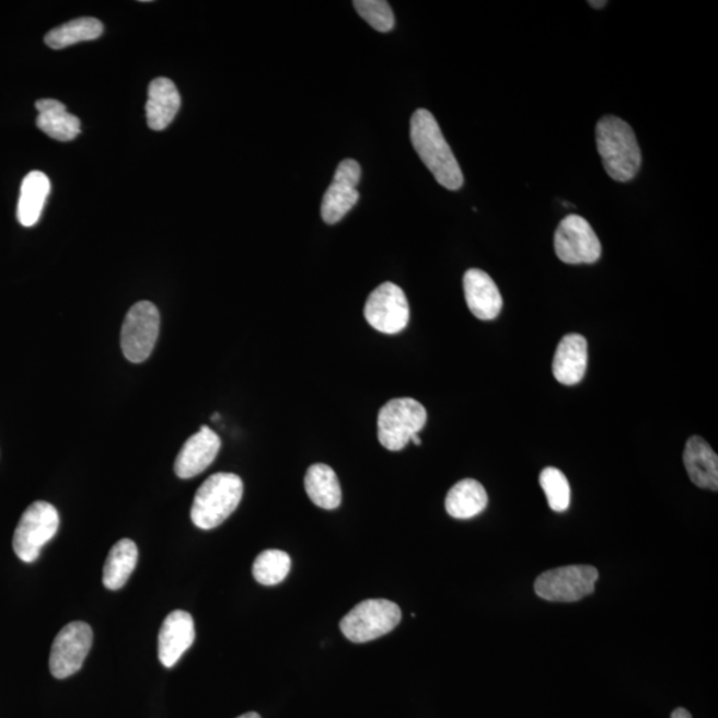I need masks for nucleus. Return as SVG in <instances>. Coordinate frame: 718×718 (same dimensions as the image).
I'll list each match as a JSON object with an SVG mask.
<instances>
[{"label": "nucleus", "instance_id": "obj_13", "mask_svg": "<svg viewBox=\"0 0 718 718\" xmlns=\"http://www.w3.org/2000/svg\"><path fill=\"white\" fill-rule=\"evenodd\" d=\"M221 449V439L208 426L192 436L184 443L175 461V473L178 478L190 479L200 475L213 463Z\"/></svg>", "mask_w": 718, "mask_h": 718}, {"label": "nucleus", "instance_id": "obj_22", "mask_svg": "<svg viewBox=\"0 0 718 718\" xmlns=\"http://www.w3.org/2000/svg\"><path fill=\"white\" fill-rule=\"evenodd\" d=\"M305 490L315 506L324 510H336L343 500L337 474L327 464H313L305 475Z\"/></svg>", "mask_w": 718, "mask_h": 718}, {"label": "nucleus", "instance_id": "obj_25", "mask_svg": "<svg viewBox=\"0 0 718 718\" xmlns=\"http://www.w3.org/2000/svg\"><path fill=\"white\" fill-rule=\"evenodd\" d=\"M292 560L280 549H266L253 563V577L263 586H276L287 579Z\"/></svg>", "mask_w": 718, "mask_h": 718}, {"label": "nucleus", "instance_id": "obj_9", "mask_svg": "<svg viewBox=\"0 0 718 718\" xmlns=\"http://www.w3.org/2000/svg\"><path fill=\"white\" fill-rule=\"evenodd\" d=\"M555 252L563 263L593 264L602 256V244L590 222L578 215H569L555 232Z\"/></svg>", "mask_w": 718, "mask_h": 718}, {"label": "nucleus", "instance_id": "obj_3", "mask_svg": "<svg viewBox=\"0 0 718 718\" xmlns=\"http://www.w3.org/2000/svg\"><path fill=\"white\" fill-rule=\"evenodd\" d=\"M244 483L240 476L219 473L209 476L195 495L192 522L201 530H213L236 511L243 499Z\"/></svg>", "mask_w": 718, "mask_h": 718}, {"label": "nucleus", "instance_id": "obj_26", "mask_svg": "<svg viewBox=\"0 0 718 718\" xmlns=\"http://www.w3.org/2000/svg\"><path fill=\"white\" fill-rule=\"evenodd\" d=\"M541 486L546 494L551 510L565 512L571 503V487L566 475L555 467L544 468L541 478Z\"/></svg>", "mask_w": 718, "mask_h": 718}, {"label": "nucleus", "instance_id": "obj_8", "mask_svg": "<svg viewBox=\"0 0 718 718\" xmlns=\"http://www.w3.org/2000/svg\"><path fill=\"white\" fill-rule=\"evenodd\" d=\"M599 571L592 566H567L543 572L535 580L538 598L548 602L574 603L595 591Z\"/></svg>", "mask_w": 718, "mask_h": 718}, {"label": "nucleus", "instance_id": "obj_1", "mask_svg": "<svg viewBox=\"0 0 718 718\" xmlns=\"http://www.w3.org/2000/svg\"><path fill=\"white\" fill-rule=\"evenodd\" d=\"M410 138L420 160L445 189L458 190L464 183L463 172L455 154L439 127L436 117L427 109L414 113Z\"/></svg>", "mask_w": 718, "mask_h": 718}, {"label": "nucleus", "instance_id": "obj_14", "mask_svg": "<svg viewBox=\"0 0 718 718\" xmlns=\"http://www.w3.org/2000/svg\"><path fill=\"white\" fill-rule=\"evenodd\" d=\"M196 637L195 622L188 612L173 611L165 617L159 634V659L165 668L176 665Z\"/></svg>", "mask_w": 718, "mask_h": 718}, {"label": "nucleus", "instance_id": "obj_20", "mask_svg": "<svg viewBox=\"0 0 718 718\" xmlns=\"http://www.w3.org/2000/svg\"><path fill=\"white\" fill-rule=\"evenodd\" d=\"M49 192L51 182L46 173L34 171L24 177L16 212L18 221L23 227L31 228L39 221Z\"/></svg>", "mask_w": 718, "mask_h": 718}, {"label": "nucleus", "instance_id": "obj_16", "mask_svg": "<svg viewBox=\"0 0 718 718\" xmlns=\"http://www.w3.org/2000/svg\"><path fill=\"white\" fill-rule=\"evenodd\" d=\"M588 364L587 339L580 334H568L563 337L556 349L553 362V373L561 385H577L584 379Z\"/></svg>", "mask_w": 718, "mask_h": 718}, {"label": "nucleus", "instance_id": "obj_6", "mask_svg": "<svg viewBox=\"0 0 718 718\" xmlns=\"http://www.w3.org/2000/svg\"><path fill=\"white\" fill-rule=\"evenodd\" d=\"M427 422L424 405L413 398L389 401L379 414V441L390 451L405 449Z\"/></svg>", "mask_w": 718, "mask_h": 718}, {"label": "nucleus", "instance_id": "obj_12", "mask_svg": "<svg viewBox=\"0 0 718 718\" xmlns=\"http://www.w3.org/2000/svg\"><path fill=\"white\" fill-rule=\"evenodd\" d=\"M361 182V165L356 160L340 161L331 187L322 200L321 216L326 224H337L359 200L357 185Z\"/></svg>", "mask_w": 718, "mask_h": 718}, {"label": "nucleus", "instance_id": "obj_31", "mask_svg": "<svg viewBox=\"0 0 718 718\" xmlns=\"http://www.w3.org/2000/svg\"><path fill=\"white\" fill-rule=\"evenodd\" d=\"M412 441H413L414 443H416L417 445L422 444V442H420V438H419L418 435L414 436V437L412 438Z\"/></svg>", "mask_w": 718, "mask_h": 718}, {"label": "nucleus", "instance_id": "obj_21", "mask_svg": "<svg viewBox=\"0 0 718 718\" xmlns=\"http://www.w3.org/2000/svg\"><path fill=\"white\" fill-rule=\"evenodd\" d=\"M488 497L485 487L475 479L458 482L445 497V511L455 519H472L486 510Z\"/></svg>", "mask_w": 718, "mask_h": 718}, {"label": "nucleus", "instance_id": "obj_15", "mask_svg": "<svg viewBox=\"0 0 718 718\" xmlns=\"http://www.w3.org/2000/svg\"><path fill=\"white\" fill-rule=\"evenodd\" d=\"M464 297L476 319L490 321L498 317L503 299L493 278L480 269H470L463 277Z\"/></svg>", "mask_w": 718, "mask_h": 718}, {"label": "nucleus", "instance_id": "obj_11", "mask_svg": "<svg viewBox=\"0 0 718 718\" xmlns=\"http://www.w3.org/2000/svg\"><path fill=\"white\" fill-rule=\"evenodd\" d=\"M364 319L375 331L398 334L410 320L407 297L398 285L385 282L370 293L364 305Z\"/></svg>", "mask_w": 718, "mask_h": 718}, {"label": "nucleus", "instance_id": "obj_18", "mask_svg": "<svg viewBox=\"0 0 718 718\" xmlns=\"http://www.w3.org/2000/svg\"><path fill=\"white\" fill-rule=\"evenodd\" d=\"M684 464L690 479L705 490H718V456L703 438L692 437L684 450Z\"/></svg>", "mask_w": 718, "mask_h": 718}, {"label": "nucleus", "instance_id": "obj_2", "mask_svg": "<svg viewBox=\"0 0 718 718\" xmlns=\"http://www.w3.org/2000/svg\"><path fill=\"white\" fill-rule=\"evenodd\" d=\"M597 146L604 170L618 183H627L640 171L641 151L633 127L621 117L605 116L597 126Z\"/></svg>", "mask_w": 718, "mask_h": 718}, {"label": "nucleus", "instance_id": "obj_19", "mask_svg": "<svg viewBox=\"0 0 718 718\" xmlns=\"http://www.w3.org/2000/svg\"><path fill=\"white\" fill-rule=\"evenodd\" d=\"M38 119L36 126L49 138L59 141H71L80 134L79 117L68 113L66 105L54 99H42L36 102Z\"/></svg>", "mask_w": 718, "mask_h": 718}, {"label": "nucleus", "instance_id": "obj_28", "mask_svg": "<svg viewBox=\"0 0 718 718\" xmlns=\"http://www.w3.org/2000/svg\"><path fill=\"white\" fill-rule=\"evenodd\" d=\"M671 718H692V715L684 708H678L673 710Z\"/></svg>", "mask_w": 718, "mask_h": 718}, {"label": "nucleus", "instance_id": "obj_23", "mask_svg": "<svg viewBox=\"0 0 718 718\" xmlns=\"http://www.w3.org/2000/svg\"><path fill=\"white\" fill-rule=\"evenodd\" d=\"M139 549L135 542L121 538L111 548L105 560L103 583L108 590L117 591L127 584L138 565Z\"/></svg>", "mask_w": 718, "mask_h": 718}, {"label": "nucleus", "instance_id": "obj_24", "mask_svg": "<svg viewBox=\"0 0 718 718\" xmlns=\"http://www.w3.org/2000/svg\"><path fill=\"white\" fill-rule=\"evenodd\" d=\"M103 31V23L95 18H80L49 31L45 42L49 48L63 49L80 42L96 40Z\"/></svg>", "mask_w": 718, "mask_h": 718}, {"label": "nucleus", "instance_id": "obj_4", "mask_svg": "<svg viewBox=\"0 0 718 718\" xmlns=\"http://www.w3.org/2000/svg\"><path fill=\"white\" fill-rule=\"evenodd\" d=\"M401 618L402 612L397 604L385 599H370L357 604L340 621L339 627L346 639L368 642L392 633Z\"/></svg>", "mask_w": 718, "mask_h": 718}, {"label": "nucleus", "instance_id": "obj_17", "mask_svg": "<svg viewBox=\"0 0 718 718\" xmlns=\"http://www.w3.org/2000/svg\"><path fill=\"white\" fill-rule=\"evenodd\" d=\"M182 97L177 86L171 79L158 78L152 80L148 89V102L146 105L147 121L153 131H164L175 119Z\"/></svg>", "mask_w": 718, "mask_h": 718}, {"label": "nucleus", "instance_id": "obj_32", "mask_svg": "<svg viewBox=\"0 0 718 718\" xmlns=\"http://www.w3.org/2000/svg\"><path fill=\"white\" fill-rule=\"evenodd\" d=\"M212 419H215V420H216V419H220V414H215V416L212 417Z\"/></svg>", "mask_w": 718, "mask_h": 718}, {"label": "nucleus", "instance_id": "obj_7", "mask_svg": "<svg viewBox=\"0 0 718 718\" xmlns=\"http://www.w3.org/2000/svg\"><path fill=\"white\" fill-rule=\"evenodd\" d=\"M160 332V312L150 301L129 309L121 327V350L129 362L141 363L152 355Z\"/></svg>", "mask_w": 718, "mask_h": 718}, {"label": "nucleus", "instance_id": "obj_10", "mask_svg": "<svg viewBox=\"0 0 718 718\" xmlns=\"http://www.w3.org/2000/svg\"><path fill=\"white\" fill-rule=\"evenodd\" d=\"M94 634L89 624L76 622L67 624L55 637L49 653V671L59 680L72 676L80 671L89 656Z\"/></svg>", "mask_w": 718, "mask_h": 718}, {"label": "nucleus", "instance_id": "obj_5", "mask_svg": "<svg viewBox=\"0 0 718 718\" xmlns=\"http://www.w3.org/2000/svg\"><path fill=\"white\" fill-rule=\"evenodd\" d=\"M59 524V512L51 503L35 501L27 507L16 525L12 541L18 558L24 563L38 559L42 548L57 535Z\"/></svg>", "mask_w": 718, "mask_h": 718}, {"label": "nucleus", "instance_id": "obj_27", "mask_svg": "<svg viewBox=\"0 0 718 718\" xmlns=\"http://www.w3.org/2000/svg\"><path fill=\"white\" fill-rule=\"evenodd\" d=\"M352 4L359 16L380 33H389L394 28L393 10L385 0H356Z\"/></svg>", "mask_w": 718, "mask_h": 718}, {"label": "nucleus", "instance_id": "obj_29", "mask_svg": "<svg viewBox=\"0 0 718 718\" xmlns=\"http://www.w3.org/2000/svg\"><path fill=\"white\" fill-rule=\"evenodd\" d=\"M588 4L592 5L593 9H602L606 2L603 0V2H588Z\"/></svg>", "mask_w": 718, "mask_h": 718}, {"label": "nucleus", "instance_id": "obj_30", "mask_svg": "<svg viewBox=\"0 0 718 718\" xmlns=\"http://www.w3.org/2000/svg\"><path fill=\"white\" fill-rule=\"evenodd\" d=\"M238 718H262V717H259V715L256 714V711H250V714H245V715L240 716Z\"/></svg>", "mask_w": 718, "mask_h": 718}]
</instances>
